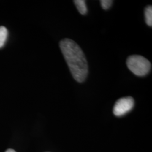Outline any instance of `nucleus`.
Listing matches in <instances>:
<instances>
[{"instance_id": "obj_1", "label": "nucleus", "mask_w": 152, "mask_h": 152, "mask_svg": "<svg viewBox=\"0 0 152 152\" xmlns=\"http://www.w3.org/2000/svg\"><path fill=\"white\" fill-rule=\"evenodd\" d=\"M59 45L74 79L80 83L85 81L88 75V64L81 48L69 38L62 39Z\"/></svg>"}, {"instance_id": "obj_2", "label": "nucleus", "mask_w": 152, "mask_h": 152, "mask_svg": "<svg viewBox=\"0 0 152 152\" xmlns=\"http://www.w3.org/2000/svg\"><path fill=\"white\" fill-rule=\"evenodd\" d=\"M128 68L136 76L142 77L148 75L151 69L150 61L141 55H131L126 61Z\"/></svg>"}, {"instance_id": "obj_3", "label": "nucleus", "mask_w": 152, "mask_h": 152, "mask_svg": "<svg viewBox=\"0 0 152 152\" xmlns=\"http://www.w3.org/2000/svg\"><path fill=\"white\" fill-rule=\"evenodd\" d=\"M134 106V100L130 96L121 98L115 103L113 114L117 117L124 115L131 111Z\"/></svg>"}, {"instance_id": "obj_4", "label": "nucleus", "mask_w": 152, "mask_h": 152, "mask_svg": "<svg viewBox=\"0 0 152 152\" xmlns=\"http://www.w3.org/2000/svg\"><path fill=\"white\" fill-rule=\"evenodd\" d=\"M77 10L82 15H85L87 12V6L84 0H75L73 1Z\"/></svg>"}, {"instance_id": "obj_5", "label": "nucleus", "mask_w": 152, "mask_h": 152, "mask_svg": "<svg viewBox=\"0 0 152 152\" xmlns=\"http://www.w3.org/2000/svg\"><path fill=\"white\" fill-rule=\"evenodd\" d=\"M145 22L148 26H152V6H148L145 9L144 11Z\"/></svg>"}, {"instance_id": "obj_6", "label": "nucleus", "mask_w": 152, "mask_h": 152, "mask_svg": "<svg viewBox=\"0 0 152 152\" xmlns=\"http://www.w3.org/2000/svg\"><path fill=\"white\" fill-rule=\"evenodd\" d=\"M8 32L6 28L4 26L0 27V48H1L4 44L7 38Z\"/></svg>"}, {"instance_id": "obj_7", "label": "nucleus", "mask_w": 152, "mask_h": 152, "mask_svg": "<svg viewBox=\"0 0 152 152\" xmlns=\"http://www.w3.org/2000/svg\"><path fill=\"white\" fill-rule=\"evenodd\" d=\"M113 4V1L111 0H102L100 1V4L102 8L104 10H108Z\"/></svg>"}, {"instance_id": "obj_8", "label": "nucleus", "mask_w": 152, "mask_h": 152, "mask_svg": "<svg viewBox=\"0 0 152 152\" xmlns=\"http://www.w3.org/2000/svg\"><path fill=\"white\" fill-rule=\"evenodd\" d=\"M6 152H16L14 150H13V149H8V150H7Z\"/></svg>"}]
</instances>
